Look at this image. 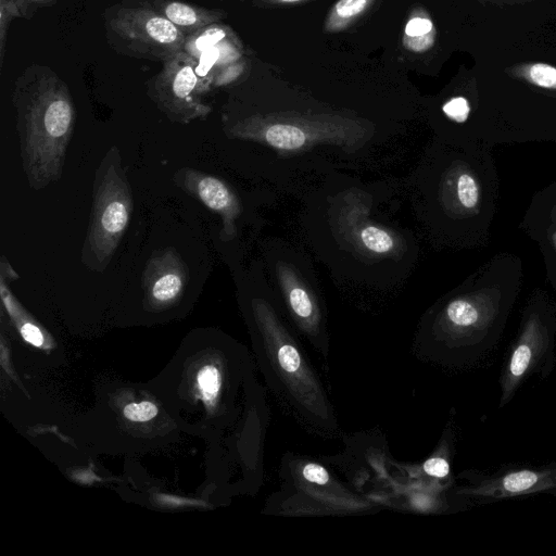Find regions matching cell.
I'll return each instance as SVG.
<instances>
[{
    "instance_id": "4fadbf2b",
    "label": "cell",
    "mask_w": 556,
    "mask_h": 556,
    "mask_svg": "<svg viewBox=\"0 0 556 556\" xmlns=\"http://www.w3.org/2000/svg\"><path fill=\"white\" fill-rule=\"evenodd\" d=\"M157 13L173 23L186 37L217 23L223 11L207 9L180 0H146Z\"/></svg>"
},
{
    "instance_id": "d4e9b609",
    "label": "cell",
    "mask_w": 556,
    "mask_h": 556,
    "mask_svg": "<svg viewBox=\"0 0 556 556\" xmlns=\"http://www.w3.org/2000/svg\"><path fill=\"white\" fill-rule=\"evenodd\" d=\"M279 1H282V2H298V1H301V0H279Z\"/></svg>"
},
{
    "instance_id": "cb8c5ba5",
    "label": "cell",
    "mask_w": 556,
    "mask_h": 556,
    "mask_svg": "<svg viewBox=\"0 0 556 556\" xmlns=\"http://www.w3.org/2000/svg\"><path fill=\"white\" fill-rule=\"evenodd\" d=\"M20 331L24 340L28 343L35 346H41L43 344V334L36 324H25L20 327Z\"/></svg>"
},
{
    "instance_id": "30bf717a",
    "label": "cell",
    "mask_w": 556,
    "mask_h": 556,
    "mask_svg": "<svg viewBox=\"0 0 556 556\" xmlns=\"http://www.w3.org/2000/svg\"><path fill=\"white\" fill-rule=\"evenodd\" d=\"M283 490L277 495L282 504L291 501L294 505L308 498L309 510L314 504L320 505L321 511H343L359 508L361 501L353 498V494L340 485L329 471L314 460L290 456L283 462ZM281 505V504H279Z\"/></svg>"
},
{
    "instance_id": "5bb4252c",
    "label": "cell",
    "mask_w": 556,
    "mask_h": 556,
    "mask_svg": "<svg viewBox=\"0 0 556 556\" xmlns=\"http://www.w3.org/2000/svg\"><path fill=\"white\" fill-rule=\"evenodd\" d=\"M265 140L273 147L281 150H295L306 141L305 132L293 125L275 124L264 134Z\"/></svg>"
},
{
    "instance_id": "484cf974",
    "label": "cell",
    "mask_w": 556,
    "mask_h": 556,
    "mask_svg": "<svg viewBox=\"0 0 556 556\" xmlns=\"http://www.w3.org/2000/svg\"><path fill=\"white\" fill-rule=\"evenodd\" d=\"M555 244H556V237H555Z\"/></svg>"
},
{
    "instance_id": "ffe728a7",
    "label": "cell",
    "mask_w": 556,
    "mask_h": 556,
    "mask_svg": "<svg viewBox=\"0 0 556 556\" xmlns=\"http://www.w3.org/2000/svg\"><path fill=\"white\" fill-rule=\"evenodd\" d=\"M369 0H339L333 7V14L339 24L348 22L361 14Z\"/></svg>"
},
{
    "instance_id": "52a82bcc",
    "label": "cell",
    "mask_w": 556,
    "mask_h": 556,
    "mask_svg": "<svg viewBox=\"0 0 556 556\" xmlns=\"http://www.w3.org/2000/svg\"><path fill=\"white\" fill-rule=\"evenodd\" d=\"M147 94L173 123L189 124L205 119L212 112L203 94L210 87L198 72V63L186 51L163 62L159 73L146 83Z\"/></svg>"
},
{
    "instance_id": "8992f818",
    "label": "cell",
    "mask_w": 556,
    "mask_h": 556,
    "mask_svg": "<svg viewBox=\"0 0 556 556\" xmlns=\"http://www.w3.org/2000/svg\"><path fill=\"white\" fill-rule=\"evenodd\" d=\"M109 47L135 59L165 62L184 50L186 36L146 0H122L103 12Z\"/></svg>"
},
{
    "instance_id": "9a60e30c",
    "label": "cell",
    "mask_w": 556,
    "mask_h": 556,
    "mask_svg": "<svg viewBox=\"0 0 556 556\" xmlns=\"http://www.w3.org/2000/svg\"><path fill=\"white\" fill-rule=\"evenodd\" d=\"M359 237L362 243L375 253H386L394 245L393 238L387 231L375 226L362 229Z\"/></svg>"
},
{
    "instance_id": "9c48e42d",
    "label": "cell",
    "mask_w": 556,
    "mask_h": 556,
    "mask_svg": "<svg viewBox=\"0 0 556 556\" xmlns=\"http://www.w3.org/2000/svg\"><path fill=\"white\" fill-rule=\"evenodd\" d=\"M555 366L554 330L547 321L531 316L523 325L501 372L498 407L510 402L532 375L545 378Z\"/></svg>"
},
{
    "instance_id": "5b68a950",
    "label": "cell",
    "mask_w": 556,
    "mask_h": 556,
    "mask_svg": "<svg viewBox=\"0 0 556 556\" xmlns=\"http://www.w3.org/2000/svg\"><path fill=\"white\" fill-rule=\"evenodd\" d=\"M132 194L116 147L110 148L93 182L90 224L81 250V262L103 271L124 236L132 213Z\"/></svg>"
},
{
    "instance_id": "6da1fadb",
    "label": "cell",
    "mask_w": 556,
    "mask_h": 556,
    "mask_svg": "<svg viewBox=\"0 0 556 556\" xmlns=\"http://www.w3.org/2000/svg\"><path fill=\"white\" fill-rule=\"evenodd\" d=\"M24 173L40 190L62 176L76 112L66 83L49 66L33 63L11 92Z\"/></svg>"
},
{
    "instance_id": "44dd1931",
    "label": "cell",
    "mask_w": 556,
    "mask_h": 556,
    "mask_svg": "<svg viewBox=\"0 0 556 556\" xmlns=\"http://www.w3.org/2000/svg\"><path fill=\"white\" fill-rule=\"evenodd\" d=\"M157 408L151 402L129 404L124 408V416L131 421H147L155 417Z\"/></svg>"
},
{
    "instance_id": "ba28073f",
    "label": "cell",
    "mask_w": 556,
    "mask_h": 556,
    "mask_svg": "<svg viewBox=\"0 0 556 556\" xmlns=\"http://www.w3.org/2000/svg\"><path fill=\"white\" fill-rule=\"evenodd\" d=\"M462 476L467 483L455 494L482 504L539 494L556 495V462L539 467H503L494 473L467 470Z\"/></svg>"
},
{
    "instance_id": "7a4b0ae2",
    "label": "cell",
    "mask_w": 556,
    "mask_h": 556,
    "mask_svg": "<svg viewBox=\"0 0 556 556\" xmlns=\"http://www.w3.org/2000/svg\"><path fill=\"white\" fill-rule=\"evenodd\" d=\"M253 344L269 391L308 430L333 435L339 425L324 382L307 352L279 315L254 305Z\"/></svg>"
},
{
    "instance_id": "7402d4cb",
    "label": "cell",
    "mask_w": 556,
    "mask_h": 556,
    "mask_svg": "<svg viewBox=\"0 0 556 556\" xmlns=\"http://www.w3.org/2000/svg\"><path fill=\"white\" fill-rule=\"evenodd\" d=\"M20 11L21 18L30 20L40 9L52 7L58 0H10Z\"/></svg>"
},
{
    "instance_id": "7c38bea8",
    "label": "cell",
    "mask_w": 556,
    "mask_h": 556,
    "mask_svg": "<svg viewBox=\"0 0 556 556\" xmlns=\"http://www.w3.org/2000/svg\"><path fill=\"white\" fill-rule=\"evenodd\" d=\"M174 181L208 210L220 215L223 232L226 236L233 231L239 204L232 189L223 179L194 168L182 167L175 174Z\"/></svg>"
},
{
    "instance_id": "d6986e66",
    "label": "cell",
    "mask_w": 556,
    "mask_h": 556,
    "mask_svg": "<svg viewBox=\"0 0 556 556\" xmlns=\"http://www.w3.org/2000/svg\"><path fill=\"white\" fill-rule=\"evenodd\" d=\"M422 471L430 478L443 480L450 477L451 464L443 452L435 453L422 464Z\"/></svg>"
},
{
    "instance_id": "603a6c76",
    "label": "cell",
    "mask_w": 556,
    "mask_h": 556,
    "mask_svg": "<svg viewBox=\"0 0 556 556\" xmlns=\"http://www.w3.org/2000/svg\"><path fill=\"white\" fill-rule=\"evenodd\" d=\"M437 31L433 22L428 17L412 18L405 26V35L409 38L421 37Z\"/></svg>"
},
{
    "instance_id": "ac0fdd59",
    "label": "cell",
    "mask_w": 556,
    "mask_h": 556,
    "mask_svg": "<svg viewBox=\"0 0 556 556\" xmlns=\"http://www.w3.org/2000/svg\"><path fill=\"white\" fill-rule=\"evenodd\" d=\"M198 381L205 400H213L217 396L222 386V377L215 366H204L199 372Z\"/></svg>"
},
{
    "instance_id": "8fae6325",
    "label": "cell",
    "mask_w": 556,
    "mask_h": 556,
    "mask_svg": "<svg viewBox=\"0 0 556 556\" xmlns=\"http://www.w3.org/2000/svg\"><path fill=\"white\" fill-rule=\"evenodd\" d=\"M188 276V267L175 249L154 252L142 274L146 306L161 309L175 304L185 292Z\"/></svg>"
},
{
    "instance_id": "e0dca14e",
    "label": "cell",
    "mask_w": 556,
    "mask_h": 556,
    "mask_svg": "<svg viewBox=\"0 0 556 556\" xmlns=\"http://www.w3.org/2000/svg\"><path fill=\"white\" fill-rule=\"evenodd\" d=\"M21 18L16 5L10 0H0V66L2 67L9 26L14 18Z\"/></svg>"
},
{
    "instance_id": "2e32d148",
    "label": "cell",
    "mask_w": 556,
    "mask_h": 556,
    "mask_svg": "<svg viewBox=\"0 0 556 556\" xmlns=\"http://www.w3.org/2000/svg\"><path fill=\"white\" fill-rule=\"evenodd\" d=\"M457 198L465 208L475 207L480 198V190L477 180L469 174L464 173L457 179Z\"/></svg>"
},
{
    "instance_id": "3957f363",
    "label": "cell",
    "mask_w": 556,
    "mask_h": 556,
    "mask_svg": "<svg viewBox=\"0 0 556 556\" xmlns=\"http://www.w3.org/2000/svg\"><path fill=\"white\" fill-rule=\"evenodd\" d=\"M479 87L511 121H556V45L527 46L475 58Z\"/></svg>"
},
{
    "instance_id": "277c9868",
    "label": "cell",
    "mask_w": 556,
    "mask_h": 556,
    "mask_svg": "<svg viewBox=\"0 0 556 556\" xmlns=\"http://www.w3.org/2000/svg\"><path fill=\"white\" fill-rule=\"evenodd\" d=\"M464 47L475 58L556 45V0H456Z\"/></svg>"
}]
</instances>
